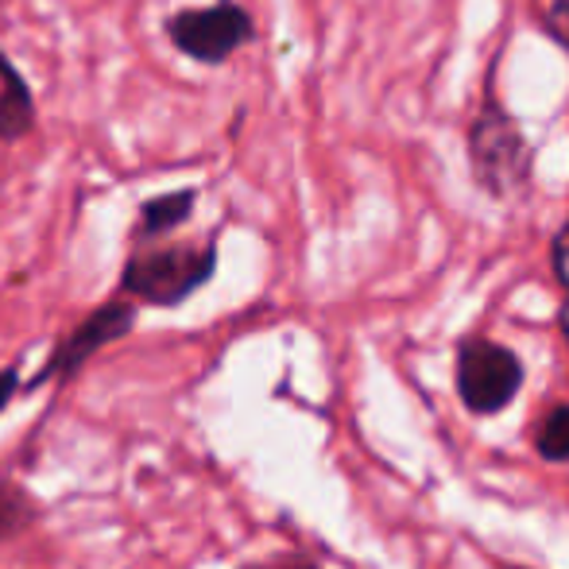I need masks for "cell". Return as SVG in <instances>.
I'll use <instances>...</instances> for the list:
<instances>
[{"label": "cell", "mask_w": 569, "mask_h": 569, "mask_svg": "<svg viewBox=\"0 0 569 569\" xmlns=\"http://www.w3.org/2000/svg\"><path fill=\"white\" fill-rule=\"evenodd\" d=\"M218 271V240L206 244H148L132 248L117 279V291L136 307L174 310L194 299Z\"/></svg>", "instance_id": "6da1fadb"}, {"label": "cell", "mask_w": 569, "mask_h": 569, "mask_svg": "<svg viewBox=\"0 0 569 569\" xmlns=\"http://www.w3.org/2000/svg\"><path fill=\"white\" fill-rule=\"evenodd\" d=\"M136 318H140V307H136L132 299H124L120 291L113 295V299L101 302V307H93L90 315H86L82 322L67 333V338L54 341V349L47 352V360L36 368V376L23 383V396L47 388V383H54V380H70V376H78V368H82L90 357H98L106 345L128 338V333L136 330Z\"/></svg>", "instance_id": "7a4b0ae2"}, {"label": "cell", "mask_w": 569, "mask_h": 569, "mask_svg": "<svg viewBox=\"0 0 569 569\" xmlns=\"http://www.w3.org/2000/svg\"><path fill=\"white\" fill-rule=\"evenodd\" d=\"M167 39L174 51L187 59L202 62V67H221L244 43H252L256 28L252 16L237 4V0H213L206 8H182V12L167 16Z\"/></svg>", "instance_id": "3957f363"}, {"label": "cell", "mask_w": 569, "mask_h": 569, "mask_svg": "<svg viewBox=\"0 0 569 569\" xmlns=\"http://www.w3.org/2000/svg\"><path fill=\"white\" fill-rule=\"evenodd\" d=\"M519 388H523V360L500 341L469 338L457 349V396H461L465 411L480 415H500L503 407L516 403Z\"/></svg>", "instance_id": "277c9868"}, {"label": "cell", "mask_w": 569, "mask_h": 569, "mask_svg": "<svg viewBox=\"0 0 569 569\" xmlns=\"http://www.w3.org/2000/svg\"><path fill=\"white\" fill-rule=\"evenodd\" d=\"M469 159H472V174L485 190L492 194H508L523 182L527 171V151H523V136L503 113L488 109L485 117L472 124L469 132Z\"/></svg>", "instance_id": "5b68a950"}, {"label": "cell", "mask_w": 569, "mask_h": 569, "mask_svg": "<svg viewBox=\"0 0 569 569\" xmlns=\"http://www.w3.org/2000/svg\"><path fill=\"white\" fill-rule=\"evenodd\" d=\"M194 202H198V190L194 187L167 190V194L148 198V202L140 206V213H136L132 244L136 248H148V244H156V240H163L167 232L187 226V221L194 218Z\"/></svg>", "instance_id": "8992f818"}, {"label": "cell", "mask_w": 569, "mask_h": 569, "mask_svg": "<svg viewBox=\"0 0 569 569\" xmlns=\"http://www.w3.org/2000/svg\"><path fill=\"white\" fill-rule=\"evenodd\" d=\"M36 128V98L28 78L0 51V143H16Z\"/></svg>", "instance_id": "52a82bcc"}, {"label": "cell", "mask_w": 569, "mask_h": 569, "mask_svg": "<svg viewBox=\"0 0 569 569\" xmlns=\"http://www.w3.org/2000/svg\"><path fill=\"white\" fill-rule=\"evenodd\" d=\"M39 500L28 488L12 485V480H0V547L12 539H20L23 531L39 523Z\"/></svg>", "instance_id": "ba28073f"}, {"label": "cell", "mask_w": 569, "mask_h": 569, "mask_svg": "<svg viewBox=\"0 0 569 569\" xmlns=\"http://www.w3.org/2000/svg\"><path fill=\"white\" fill-rule=\"evenodd\" d=\"M535 450L542 461H569V403H555L535 427Z\"/></svg>", "instance_id": "9c48e42d"}, {"label": "cell", "mask_w": 569, "mask_h": 569, "mask_svg": "<svg viewBox=\"0 0 569 569\" xmlns=\"http://www.w3.org/2000/svg\"><path fill=\"white\" fill-rule=\"evenodd\" d=\"M16 396H23V368H20V360H12V365L0 368V415L12 407Z\"/></svg>", "instance_id": "30bf717a"}, {"label": "cell", "mask_w": 569, "mask_h": 569, "mask_svg": "<svg viewBox=\"0 0 569 569\" xmlns=\"http://www.w3.org/2000/svg\"><path fill=\"white\" fill-rule=\"evenodd\" d=\"M547 28L558 43L569 47V0H555V8L547 12Z\"/></svg>", "instance_id": "8fae6325"}, {"label": "cell", "mask_w": 569, "mask_h": 569, "mask_svg": "<svg viewBox=\"0 0 569 569\" xmlns=\"http://www.w3.org/2000/svg\"><path fill=\"white\" fill-rule=\"evenodd\" d=\"M248 569H322V566L307 555H279V558H268V562H256Z\"/></svg>", "instance_id": "7c38bea8"}, {"label": "cell", "mask_w": 569, "mask_h": 569, "mask_svg": "<svg viewBox=\"0 0 569 569\" xmlns=\"http://www.w3.org/2000/svg\"><path fill=\"white\" fill-rule=\"evenodd\" d=\"M555 271H558V279L569 287V221H566L562 232H558V240H555Z\"/></svg>", "instance_id": "4fadbf2b"}, {"label": "cell", "mask_w": 569, "mask_h": 569, "mask_svg": "<svg viewBox=\"0 0 569 569\" xmlns=\"http://www.w3.org/2000/svg\"><path fill=\"white\" fill-rule=\"evenodd\" d=\"M562 333H566V338H569V302H566V307H562Z\"/></svg>", "instance_id": "5bb4252c"}, {"label": "cell", "mask_w": 569, "mask_h": 569, "mask_svg": "<svg viewBox=\"0 0 569 569\" xmlns=\"http://www.w3.org/2000/svg\"><path fill=\"white\" fill-rule=\"evenodd\" d=\"M508 569H519V566H508Z\"/></svg>", "instance_id": "9a60e30c"}]
</instances>
